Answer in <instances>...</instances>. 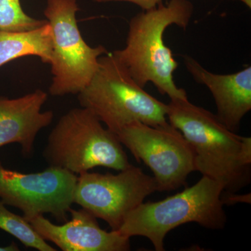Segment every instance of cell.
Segmentation results:
<instances>
[{
	"label": "cell",
	"instance_id": "cell-1",
	"mask_svg": "<svg viewBox=\"0 0 251 251\" xmlns=\"http://www.w3.org/2000/svg\"><path fill=\"white\" fill-rule=\"evenodd\" d=\"M167 119L191 145L196 171L217 181L224 191L237 192L250 184L251 137L229 130L216 114L188 99H171Z\"/></svg>",
	"mask_w": 251,
	"mask_h": 251
},
{
	"label": "cell",
	"instance_id": "cell-2",
	"mask_svg": "<svg viewBox=\"0 0 251 251\" xmlns=\"http://www.w3.org/2000/svg\"><path fill=\"white\" fill-rule=\"evenodd\" d=\"M193 10L189 0H171L130 19L125 49L112 52L140 87L151 82L170 99H188L186 90L175 83L173 74L178 63L165 44L164 34L173 25L186 29Z\"/></svg>",
	"mask_w": 251,
	"mask_h": 251
},
{
	"label": "cell",
	"instance_id": "cell-3",
	"mask_svg": "<svg viewBox=\"0 0 251 251\" xmlns=\"http://www.w3.org/2000/svg\"><path fill=\"white\" fill-rule=\"evenodd\" d=\"M222 185L202 176L196 184L158 202L141 203L125 218L119 232L130 238H147L156 251H164V241L171 231L188 223L205 228L221 229L227 215L221 195Z\"/></svg>",
	"mask_w": 251,
	"mask_h": 251
},
{
	"label": "cell",
	"instance_id": "cell-4",
	"mask_svg": "<svg viewBox=\"0 0 251 251\" xmlns=\"http://www.w3.org/2000/svg\"><path fill=\"white\" fill-rule=\"evenodd\" d=\"M77 95L80 106L93 112L115 134L134 122L152 126L170 124L167 104L140 87L112 52L99 57L97 72Z\"/></svg>",
	"mask_w": 251,
	"mask_h": 251
},
{
	"label": "cell",
	"instance_id": "cell-5",
	"mask_svg": "<svg viewBox=\"0 0 251 251\" xmlns=\"http://www.w3.org/2000/svg\"><path fill=\"white\" fill-rule=\"evenodd\" d=\"M43 156L49 166L75 175L96 167L121 171L130 166L117 135L85 108L63 115L50 133Z\"/></svg>",
	"mask_w": 251,
	"mask_h": 251
},
{
	"label": "cell",
	"instance_id": "cell-6",
	"mask_svg": "<svg viewBox=\"0 0 251 251\" xmlns=\"http://www.w3.org/2000/svg\"><path fill=\"white\" fill-rule=\"evenodd\" d=\"M77 0H47L44 16L52 29V81L49 92L54 97L77 94L90 83L100 56L108 52L103 46L92 47L77 26Z\"/></svg>",
	"mask_w": 251,
	"mask_h": 251
},
{
	"label": "cell",
	"instance_id": "cell-7",
	"mask_svg": "<svg viewBox=\"0 0 251 251\" xmlns=\"http://www.w3.org/2000/svg\"><path fill=\"white\" fill-rule=\"evenodd\" d=\"M116 135L135 160L143 161L151 170L159 192L184 186L190 174L196 171L191 145L171 124L152 126L132 122Z\"/></svg>",
	"mask_w": 251,
	"mask_h": 251
},
{
	"label": "cell",
	"instance_id": "cell-8",
	"mask_svg": "<svg viewBox=\"0 0 251 251\" xmlns=\"http://www.w3.org/2000/svg\"><path fill=\"white\" fill-rule=\"evenodd\" d=\"M158 191L155 179L130 165L117 175L82 173L77 176L74 203L118 231L125 218L145 198Z\"/></svg>",
	"mask_w": 251,
	"mask_h": 251
},
{
	"label": "cell",
	"instance_id": "cell-9",
	"mask_svg": "<svg viewBox=\"0 0 251 251\" xmlns=\"http://www.w3.org/2000/svg\"><path fill=\"white\" fill-rule=\"evenodd\" d=\"M77 179L76 175L57 167L26 174L5 168L0 161V198L22 211L28 221L50 214L62 222L74 204Z\"/></svg>",
	"mask_w": 251,
	"mask_h": 251
},
{
	"label": "cell",
	"instance_id": "cell-10",
	"mask_svg": "<svg viewBox=\"0 0 251 251\" xmlns=\"http://www.w3.org/2000/svg\"><path fill=\"white\" fill-rule=\"evenodd\" d=\"M72 219L55 225L44 215L29 221L33 228L46 242L55 244L63 251H127L130 249V238L119 231L104 230L95 216L82 208H71Z\"/></svg>",
	"mask_w": 251,
	"mask_h": 251
},
{
	"label": "cell",
	"instance_id": "cell-11",
	"mask_svg": "<svg viewBox=\"0 0 251 251\" xmlns=\"http://www.w3.org/2000/svg\"><path fill=\"white\" fill-rule=\"evenodd\" d=\"M184 64L193 79L205 85L212 94L220 120L236 132L241 122L251 110V67L231 74L209 72L196 59L184 57Z\"/></svg>",
	"mask_w": 251,
	"mask_h": 251
},
{
	"label": "cell",
	"instance_id": "cell-12",
	"mask_svg": "<svg viewBox=\"0 0 251 251\" xmlns=\"http://www.w3.org/2000/svg\"><path fill=\"white\" fill-rule=\"evenodd\" d=\"M47 99L40 90L19 98H0V148L20 144L23 154L30 156L38 133L53 120V112L41 111Z\"/></svg>",
	"mask_w": 251,
	"mask_h": 251
},
{
	"label": "cell",
	"instance_id": "cell-13",
	"mask_svg": "<svg viewBox=\"0 0 251 251\" xmlns=\"http://www.w3.org/2000/svg\"><path fill=\"white\" fill-rule=\"evenodd\" d=\"M52 45V29L49 21L32 30H0V67L26 56H36L44 64H50Z\"/></svg>",
	"mask_w": 251,
	"mask_h": 251
},
{
	"label": "cell",
	"instance_id": "cell-14",
	"mask_svg": "<svg viewBox=\"0 0 251 251\" xmlns=\"http://www.w3.org/2000/svg\"><path fill=\"white\" fill-rule=\"evenodd\" d=\"M0 229L16 237L26 247L39 251H57L36 232L27 219L8 210L2 202H0Z\"/></svg>",
	"mask_w": 251,
	"mask_h": 251
},
{
	"label": "cell",
	"instance_id": "cell-15",
	"mask_svg": "<svg viewBox=\"0 0 251 251\" xmlns=\"http://www.w3.org/2000/svg\"><path fill=\"white\" fill-rule=\"evenodd\" d=\"M47 23V20L36 19L25 14L20 0H0V30H32Z\"/></svg>",
	"mask_w": 251,
	"mask_h": 251
},
{
	"label": "cell",
	"instance_id": "cell-16",
	"mask_svg": "<svg viewBox=\"0 0 251 251\" xmlns=\"http://www.w3.org/2000/svg\"><path fill=\"white\" fill-rule=\"evenodd\" d=\"M221 201L224 206L234 205L238 203L251 204V194L250 193L247 194H239L237 192L223 191L221 195Z\"/></svg>",
	"mask_w": 251,
	"mask_h": 251
},
{
	"label": "cell",
	"instance_id": "cell-17",
	"mask_svg": "<svg viewBox=\"0 0 251 251\" xmlns=\"http://www.w3.org/2000/svg\"><path fill=\"white\" fill-rule=\"evenodd\" d=\"M93 1L98 3L125 1V2L132 3V4L137 5L143 10L152 9L163 3V0H93Z\"/></svg>",
	"mask_w": 251,
	"mask_h": 251
},
{
	"label": "cell",
	"instance_id": "cell-18",
	"mask_svg": "<svg viewBox=\"0 0 251 251\" xmlns=\"http://www.w3.org/2000/svg\"><path fill=\"white\" fill-rule=\"evenodd\" d=\"M19 251L18 246L14 242L11 243L6 247H0V251Z\"/></svg>",
	"mask_w": 251,
	"mask_h": 251
},
{
	"label": "cell",
	"instance_id": "cell-19",
	"mask_svg": "<svg viewBox=\"0 0 251 251\" xmlns=\"http://www.w3.org/2000/svg\"><path fill=\"white\" fill-rule=\"evenodd\" d=\"M238 1H240L241 2L244 3L247 7L251 9V0H238Z\"/></svg>",
	"mask_w": 251,
	"mask_h": 251
}]
</instances>
